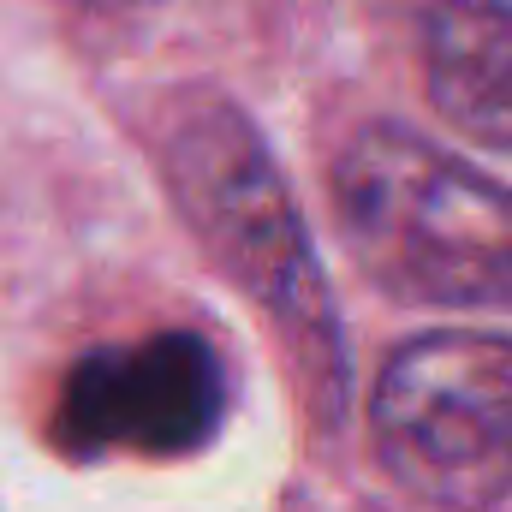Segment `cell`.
I'll use <instances>...</instances> for the list:
<instances>
[{
  "mask_svg": "<svg viewBox=\"0 0 512 512\" xmlns=\"http://www.w3.org/2000/svg\"><path fill=\"white\" fill-rule=\"evenodd\" d=\"M161 179L221 262V274L262 304L292 376L304 387L316 423L340 417L346 399V346L322 262L292 209V191L256 126L215 90H191L161 114Z\"/></svg>",
  "mask_w": 512,
  "mask_h": 512,
  "instance_id": "cell-1",
  "label": "cell"
},
{
  "mask_svg": "<svg viewBox=\"0 0 512 512\" xmlns=\"http://www.w3.org/2000/svg\"><path fill=\"white\" fill-rule=\"evenodd\" d=\"M358 268L411 304L512 310V185L411 126H358L328 167Z\"/></svg>",
  "mask_w": 512,
  "mask_h": 512,
  "instance_id": "cell-2",
  "label": "cell"
},
{
  "mask_svg": "<svg viewBox=\"0 0 512 512\" xmlns=\"http://www.w3.org/2000/svg\"><path fill=\"white\" fill-rule=\"evenodd\" d=\"M382 471L441 512H495L512 495V340L435 328L393 346L370 387Z\"/></svg>",
  "mask_w": 512,
  "mask_h": 512,
  "instance_id": "cell-3",
  "label": "cell"
},
{
  "mask_svg": "<svg viewBox=\"0 0 512 512\" xmlns=\"http://www.w3.org/2000/svg\"><path fill=\"white\" fill-rule=\"evenodd\" d=\"M221 417H227L221 352L185 328H167L78 358L60 382L54 441L66 453L179 459L215 441Z\"/></svg>",
  "mask_w": 512,
  "mask_h": 512,
  "instance_id": "cell-4",
  "label": "cell"
},
{
  "mask_svg": "<svg viewBox=\"0 0 512 512\" xmlns=\"http://www.w3.org/2000/svg\"><path fill=\"white\" fill-rule=\"evenodd\" d=\"M429 108L483 149H512V0H399Z\"/></svg>",
  "mask_w": 512,
  "mask_h": 512,
  "instance_id": "cell-5",
  "label": "cell"
},
{
  "mask_svg": "<svg viewBox=\"0 0 512 512\" xmlns=\"http://www.w3.org/2000/svg\"><path fill=\"white\" fill-rule=\"evenodd\" d=\"M84 12H131V6H149V0H72Z\"/></svg>",
  "mask_w": 512,
  "mask_h": 512,
  "instance_id": "cell-6",
  "label": "cell"
}]
</instances>
